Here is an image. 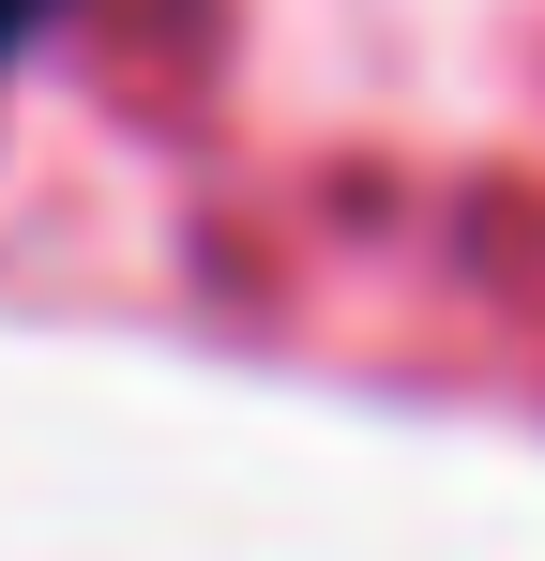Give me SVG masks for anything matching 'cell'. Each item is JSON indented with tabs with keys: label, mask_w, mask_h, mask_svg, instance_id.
Masks as SVG:
<instances>
[{
	"label": "cell",
	"mask_w": 545,
	"mask_h": 561,
	"mask_svg": "<svg viewBox=\"0 0 545 561\" xmlns=\"http://www.w3.org/2000/svg\"><path fill=\"white\" fill-rule=\"evenodd\" d=\"M46 15H61V0H0V61H15V46H31Z\"/></svg>",
	"instance_id": "cell-1"
}]
</instances>
